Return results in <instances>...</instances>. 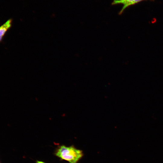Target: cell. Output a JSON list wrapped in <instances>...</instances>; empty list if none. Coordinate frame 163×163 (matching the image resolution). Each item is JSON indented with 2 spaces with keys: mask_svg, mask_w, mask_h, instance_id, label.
Returning <instances> with one entry per match:
<instances>
[{
  "mask_svg": "<svg viewBox=\"0 0 163 163\" xmlns=\"http://www.w3.org/2000/svg\"><path fill=\"white\" fill-rule=\"evenodd\" d=\"M54 154L60 160L66 161L69 163H77L84 156L83 151L74 145H59L55 149Z\"/></svg>",
  "mask_w": 163,
  "mask_h": 163,
  "instance_id": "6da1fadb",
  "label": "cell"
},
{
  "mask_svg": "<svg viewBox=\"0 0 163 163\" xmlns=\"http://www.w3.org/2000/svg\"><path fill=\"white\" fill-rule=\"evenodd\" d=\"M145 0H114L111 3L112 5L122 4L123 6L119 13L122 14L125 9L128 7L136 4L141 1Z\"/></svg>",
  "mask_w": 163,
  "mask_h": 163,
  "instance_id": "7a4b0ae2",
  "label": "cell"
},
{
  "mask_svg": "<svg viewBox=\"0 0 163 163\" xmlns=\"http://www.w3.org/2000/svg\"><path fill=\"white\" fill-rule=\"evenodd\" d=\"M12 20L9 19L0 27V42L8 30L11 26Z\"/></svg>",
  "mask_w": 163,
  "mask_h": 163,
  "instance_id": "3957f363",
  "label": "cell"
},
{
  "mask_svg": "<svg viewBox=\"0 0 163 163\" xmlns=\"http://www.w3.org/2000/svg\"><path fill=\"white\" fill-rule=\"evenodd\" d=\"M35 163H46L44 161H39V160H36L35 161Z\"/></svg>",
  "mask_w": 163,
  "mask_h": 163,
  "instance_id": "277c9868",
  "label": "cell"
},
{
  "mask_svg": "<svg viewBox=\"0 0 163 163\" xmlns=\"http://www.w3.org/2000/svg\"><path fill=\"white\" fill-rule=\"evenodd\" d=\"M66 114L65 113H62L61 114V116L62 117H65L66 116Z\"/></svg>",
  "mask_w": 163,
  "mask_h": 163,
  "instance_id": "5b68a950",
  "label": "cell"
},
{
  "mask_svg": "<svg viewBox=\"0 0 163 163\" xmlns=\"http://www.w3.org/2000/svg\"><path fill=\"white\" fill-rule=\"evenodd\" d=\"M35 100L36 101H38V98L37 97H35Z\"/></svg>",
  "mask_w": 163,
  "mask_h": 163,
  "instance_id": "8992f818",
  "label": "cell"
},
{
  "mask_svg": "<svg viewBox=\"0 0 163 163\" xmlns=\"http://www.w3.org/2000/svg\"><path fill=\"white\" fill-rule=\"evenodd\" d=\"M49 119L50 120H52V118L51 117H50L49 118Z\"/></svg>",
  "mask_w": 163,
  "mask_h": 163,
  "instance_id": "52a82bcc",
  "label": "cell"
},
{
  "mask_svg": "<svg viewBox=\"0 0 163 163\" xmlns=\"http://www.w3.org/2000/svg\"></svg>",
  "mask_w": 163,
  "mask_h": 163,
  "instance_id": "ba28073f",
  "label": "cell"
}]
</instances>
